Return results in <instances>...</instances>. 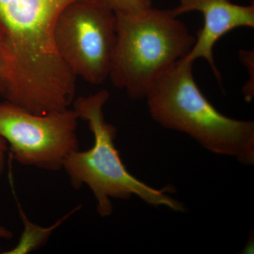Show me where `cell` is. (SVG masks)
Instances as JSON below:
<instances>
[{"mask_svg": "<svg viewBox=\"0 0 254 254\" xmlns=\"http://www.w3.org/2000/svg\"><path fill=\"white\" fill-rule=\"evenodd\" d=\"M193 64L182 58L155 82L145 96L150 115L160 126L186 133L212 153L254 165V122L215 109L195 83Z\"/></svg>", "mask_w": 254, "mask_h": 254, "instance_id": "obj_1", "label": "cell"}, {"mask_svg": "<svg viewBox=\"0 0 254 254\" xmlns=\"http://www.w3.org/2000/svg\"><path fill=\"white\" fill-rule=\"evenodd\" d=\"M109 98V92L101 90L73 100V110L88 123L94 143L90 149L73 152L64 163L71 186L76 190L83 185L90 189L96 200L97 213L103 218L113 213L112 198L128 200L133 195L154 206L185 211L183 204L168 194L172 188H153L127 170L115 146L118 129L106 121L103 113Z\"/></svg>", "mask_w": 254, "mask_h": 254, "instance_id": "obj_2", "label": "cell"}, {"mask_svg": "<svg viewBox=\"0 0 254 254\" xmlns=\"http://www.w3.org/2000/svg\"><path fill=\"white\" fill-rule=\"evenodd\" d=\"M115 17L116 44L108 78L130 99H143L155 82L189 54L195 38L171 9L150 6Z\"/></svg>", "mask_w": 254, "mask_h": 254, "instance_id": "obj_3", "label": "cell"}, {"mask_svg": "<svg viewBox=\"0 0 254 254\" xmlns=\"http://www.w3.org/2000/svg\"><path fill=\"white\" fill-rule=\"evenodd\" d=\"M57 51L76 77L93 85L109 77L116 44V17L97 0H78L60 14L54 31Z\"/></svg>", "mask_w": 254, "mask_h": 254, "instance_id": "obj_4", "label": "cell"}, {"mask_svg": "<svg viewBox=\"0 0 254 254\" xmlns=\"http://www.w3.org/2000/svg\"><path fill=\"white\" fill-rule=\"evenodd\" d=\"M78 118L69 109L37 115L19 105L0 102V136L12 158L24 166L58 171L79 149Z\"/></svg>", "mask_w": 254, "mask_h": 254, "instance_id": "obj_5", "label": "cell"}, {"mask_svg": "<svg viewBox=\"0 0 254 254\" xmlns=\"http://www.w3.org/2000/svg\"><path fill=\"white\" fill-rule=\"evenodd\" d=\"M171 11L176 16L190 11H199L203 15V27L198 31L194 45L185 59L190 63L204 59L220 81L221 76L214 62V46L222 36L235 28L254 27V5L234 4L231 0H181Z\"/></svg>", "mask_w": 254, "mask_h": 254, "instance_id": "obj_6", "label": "cell"}, {"mask_svg": "<svg viewBox=\"0 0 254 254\" xmlns=\"http://www.w3.org/2000/svg\"><path fill=\"white\" fill-rule=\"evenodd\" d=\"M18 208H19L20 215H21V220L23 221L24 230H23L21 240L17 246L13 250L8 252H5L4 254H27L32 251L38 250L46 243L48 237L51 235L53 230L56 229L57 227L59 226L63 220H64L66 217L71 213H68V215L64 217V218L62 219L59 222H57L53 226L48 227V228H43V227L38 226L30 221L20 205Z\"/></svg>", "mask_w": 254, "mask_h": 254, "instance_id": "obj_7", "label": "cell"}, {"mask_svg": "<svg viewBox=\"0 0 254 254\" xmlns=\"http://www.w3.org/2000/svg\"><path fill=\"white\" fill-rule=\"evenodd\" d=\"M115 14H134L152 6L151 0H97Z\"/></svg>", "mask_w": 254, "mask_h": 254, "instance_id": "obj_8", "label": "cell"}, {"mask_svg": "<svg viewBox=\"0 0 254 254\" xmlns=\"http://www.w3.org/2000/svg\"><path fill=\"white\" fill-rule=\"evenodd\" d=\"M8 149H9V147H8L7 143L5 141L4 138L0 136V177L4 173L6 155Z\"/></svg>", "mask_w": 254, "mask_h": 254, "instance_id": "obj_9", "label": "cell"}, {"mask_svg": "<svg viewBox=\"0 0 254 254\" xmlns=\"http://www.w3.org/2000/svg\"><path fill=\"white\" fill-rule=\"evenodd\" d=\"M13 237V233L6 227L0 225V240H11Z\"/></svg>", "mask_w": 254, "mask_h": 254, "instance_id": "obj_10", "label": "cell"}, {"mask_svg": "<svg viewBox=\"0 0 254 254\" xmlns=\"http://www.w3.org/2000/svg\"><path fill=\"white\" fill-rule=\"evenodd\" d=\"M4 89V73H3L2 64L0 60V98H3Z\"/></svg>", "mask_w": 254, "mask_h": 254, "instance_id": "obj_11", "label": "cell"}]
</instances>
